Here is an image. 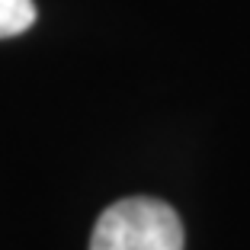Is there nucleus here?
Masks as SVG:
<instances>
[{
    "instance_id": "2",
    "label": "nucleus",
    "mask_w": 250,
    "mask_h": 250,
    "mask_svg": "<svg viewBox=\"0 0 250 250\" xmlns=\"http://www.w3.org/2000/svg\"><path fill=\"white\" fill-rule=\"evenodd\" d=\"M36 22L32 0H0V39H13Z\"/></svg>"
},
{
    "instance_id": "1",
    "label": "nucleus",
    "mask_w": 250,
    "mask_h": 250,
    "mask_svg": "<svg viewBox=\"0 0 250 250\" xmlns=\"http://www.w3.org/2000/svg\"><path fill=\"white\" fill-rule=\"evenodd\" d=\"M90 250H183V221L164 199H119L96 218Z\"/></svg>"
}]
</instances>
